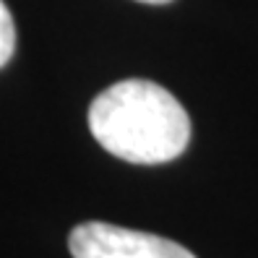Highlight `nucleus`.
I'll return each mask as SVG.
<instances>
[{"label": "nucleus", "mask_w": 258, "mask_h": 258, "mask_svg": "<svg viewBox=\"0 0 258 258\" xmlns=\"http://www.w3.org/2000/svg\"><path fill=\"white\" fill-rule=\"evenodd\" d=\"M139 3H151V6H164V3H170V0H139Z\"/></svg>", "instance_id": "nucleus-4"}, {"label": "nucleus", "mask_w": 258, "mask_h": 258, "mask_svg": "<svg viewBox=\"0 0 258 258\" xmlns=\"http://www.w3.org/2000/svg\"><path fill=\"white\" fill-rule=\"evenodd\" d=\"M13 50H16V26H13L11 11L0 0V68L13 57Z\"/></svg>", "instance_id": "nucleus-3"}, {"label": "nucleus", "mask_w": 258, "mask_h": 258, "mask_svg": "<svg viewBox=\"0 0 258 258\" xmlns=\"http://www.w3.org/2000/svg\"><path fill=\"white\" fill-rule=\"evenodd\" d=\"M68 248L73 258H196L175 240L107 222H84L73 227Z\"/></svg>", "instance_id": "nucleus-2"}, {"label": "nucleus", "mask_w": 258, "mask_h": 258, "mask_svg": "<svg viewBox=\"0 0 258 258\" xmlns=\"http://www.w3.org/2000/svg\"><path fill=\"white\" fill-rule=\"evenodd\" d=\"M89 128L112 157L131 164H164L190 144V117L164 86L117 81L92 102Z\"/></svg>", "instance_id": "nucleus-1"}]
</instances>
